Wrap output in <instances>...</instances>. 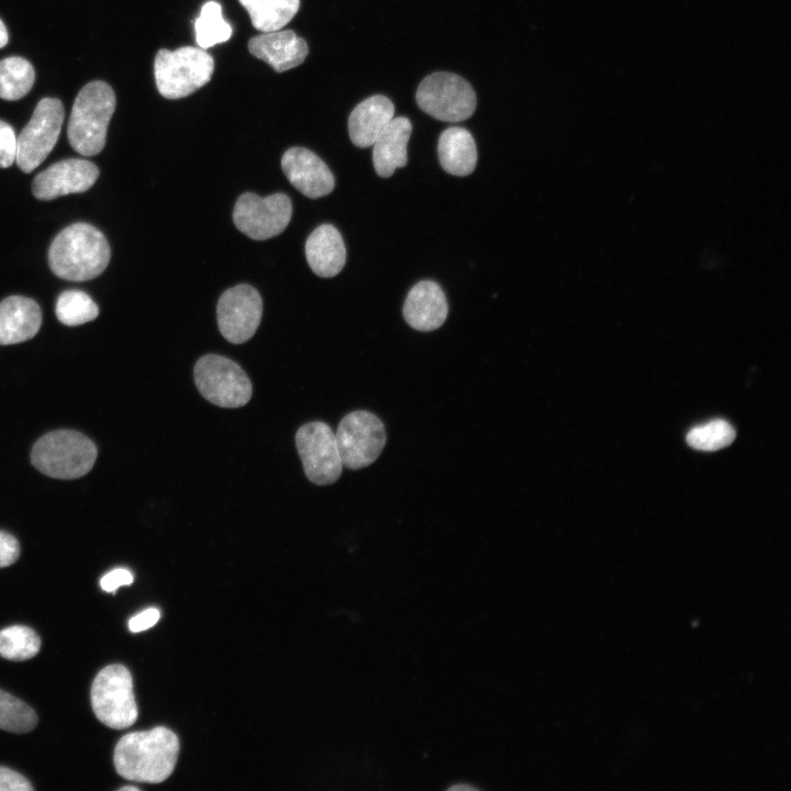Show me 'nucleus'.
<instances>
[{
	"label": "nucleus",
	"instance_id": "18",
	"mask_svg": "<svg viewBox=\"0 0 791 791\" xmlns=\"http://www.w3.org/2000/svg\"><path fill=\"white\" fill-rule=\"evenodd\" d=\"M41 324L42 311L33 299L11 296L0 302V345L31 339Z\"/></svg>",
	"mask_w": 791,
	"mask_h": 791
},
{
	"label": "nucleus",
	"instance_id": "17",
	"mask_svg": "<svg viewBox=\"0 0 791 791\" xmlns=\"http://www.w3.org/2000/svg\"><path fill=\"white\" fill-rule=\"evenodd\" d=\"M447 314L445 293L436 282L423 280L409 291L403 316L411 327L422 332L434 331L443 325Z\"/></svg>",
	"mask_w": 791,
	"mask_h": 791
},
{
	"label": "nucleus",
	"instance_id": "22",
	"mask_svg": "<svg viewBox=\"0 0 791 791\" xmlns=\"http://www.w3.org/2000/svg\"><path fill=\"white\" fill-rule=\"evenodd\" d=\"M438 158L445 171L454 176H467L477 165V147L470 132L464 127L446 129L438 138Z\"/></svg>",
	"mask_w": 791,
	"mask_h": 791
},
{
	"label": "nucleus",
	"instance_id": "34",
	"mask_svg": "<svg viewBox=\"0 0 791 791\" xmlns=\"http://www.w3.org/2000/svg\"><path fill=\"white\" fill-rule=\"evenodd\" d=\"M160 617V612L155 608H149L136 614L129 621V628L133 633L145 631L154 626Z\"/></svg>",
	"mask_w": 791,
	"mask_h": 791
},
{
	"label": "nucleus",
	"instance_id": "32",
	"mask_svg": "<svg viewBox=\"0 0 791 791\" xmlns=\"http://www.w3.org/2000/svg\"><path fill=\"white\" fill-rule=\"evenodd\" d=\"M132 582L133 575L130 570L116 568L109 571L101 578L100 586L105 592L115 593L119 587L129 586Z\"/></svg>",
	"mask_w": 791,
	"mask_h": 791
},
{
	"label": "nucleus",
	"instance_id": "12",
	"mask_svg": "<svg viewBox=\"0 0 791 791\" xmlns=\"http://www.w3.org/2000/svg\"><path fill=\"white\" fill-rule=\"evenodd\" d=\"M291 215V200L285 193L261 198L246 192L236 200L233 209L235 226L255 241L279 235L289 224Z\"/></svg>",
	"mask_w": 791,
	"mask_h": 791
},
{
	"label": "nucleus",
	"instance_id": "35",
	"mask_svg": "<svg viewBox=\"0 0 791 791\" xmlns=\"http://www.w3.org/2000/svg\"><path fill=\"white\" fill-rule=\"evenodd\" d=\"M8 31L5 29V25L0 20V48L3 47L8 43Z\"/></svg>",
	"mask_w": 791,
	"mask_h": 791
},
{
	"label": "nucleus",
	"instance_id": "24",
	"mask_svg": "<svg viewBox=\"0 0 791 791\" xmlns=\"http://www.w3.org/2000/svg\"><path fill=\"white\" fill-rule=\"evenodd\" d=\"M35 79L33 66L18 56L0 60V98L18 100L32 88Z\"/></svg>",
	"mask_w": 791,
	"mask_h": 791
},
{
	"label": "nucleus",
	"instance_id": "3",
	"mask_svg": "<svg viewBox=\"0 0 791 791\" xmlns=\"http://www.w3.org/2000/svg\"><path fill=\"white\" fill-rule=\"evenodd\" d=\"M115 109V96L104 81H91L77 94L67 127L71 147L83 156L99 154Z\"/></svg>",
	"mask_w": 791,
	"mask_h": 791
},
{
	"label": "nucleus",
	"instance_id": "13",
	"mask_svg": "<svg viewBox=\"0 0 791 791\" xmlns=\"http://www.w3.org/2000/svg\"><path fill=\"white\" fill-rule=\"evenodd\" d=\"M261 314V297L246 283L225 290L216 307L219 330L232 344H242L252 338L259 326Z\"/></svg>",
	"mask_w": 791,
	"mask_h": 791
},
{
	"label": "nucleus",
	"instance_id": "30",
	"mask_svg": "<svg viewBox=\"0 0 791 791\" xmlns=\"http://www.w3.org/2000/svg\"><path fill=\"white\" fill-rule=\"evenodd\" d=\"M16 157V136L10 124L0 120V167H10Z\"/></svg>",
	"mask_w": 791,
	"mask_h": 791
},
{
	"label": "nucleus",
	"instance_id": "4",
	"mask_svg": "<svg viewBox=\"0 0 791 791\" xmlns=\"http://www.w3.org/2000/svg\"><path fill=\"white\" fill-rule=\"evenodd\" d=\"M97 447L83 434L58 430L42 436L31 454L33 466L57 479H76L88 474L97 458Z\"/></svg>",
	"mask_w": 791,
	"mask_h": 791
},
{
	"label": "nucleus",
	"instance_id": "31",
	"mask_svg": "<svg viewBox=\"0 0 791 791\" xmlns=\"http://www.w3.org/2000/svg\"><path fill=\"white\" fill-rule=\"evenodd\" d=\"M30 781L19 772L0 766V791H31Z\"/></svg>",
	"mask_w": 791,
	"mask_h": 791
},
{
	"label": "nucleus",
	"instance_id": "1",
	"mask_svg": "<svg viewBox=\"0 0 791 791\" xmlns=\"http://www.w3.org/2000/svg\"><path fill=\"white\" fill-rule=\"evenodd\" d=\"M179 753V739L167 727L124 735L114 749V767L118 773L132 781L159 783L175 769Z\"/></svg>",
	"mask_w": 791,
	"mask_h": 791
},
{
	"label": "nucleus",
	"instance_id": "10",
	"mask_svg": "<svg viewBox=\"0 0 791 791\" xmlns=\"http://www.w3.org/2000/svg\"><path fill=\"white\" fill-rule=\"evenodd\" d=\"M64 115V107L58 99L44 98L37 103L31 120L16 138L15 161L23 172H32L52 152Z\"/></svg>",
	"mask_w": 791,
	"mask_h": 791
},
{
	"label": "nucleus",
	"instance_id": "27",
	"mask_svg": "<svg viewBox=\"0 0 791 791\" xmlns=\"http://www.w3.org/2000/svg\"><path fill=\"white\" fill-rule=\"evenodd\" d=\"M40 647L38 635L27 626L13 625L0 631V656L5 659H30L38 653Z\"/></svg>",
	"mask_w": 791,
	"mask_h": 791
},
{
	"label": "nucleus",
	"instance_id": "26",
	"mask_svg": "<svg viewBox=\"0 0 791 791\" xmlns=\"http://www.w3.org/2000/svg\"><path fill=\"white\" fill-rule=\"evenodd\" d=\"M55 313L59 322L75 326L94 320L99 308L86 292L66 290L57 298Z\"/></svg>",
	"mask_w": 791,
	"mask_h": 791
},
{
	"label": "nucleus",
	"instance_id": "25",
	"mask_svg": "<svg viewBox=\"0 0 791 791\" xmlns=\"http://www.w3.org/2000/svg\"><path fill=\"white\" fill-rule=\"evenodd\" d=\"M196 41L199 47L207 49L226 42L232 35V27L222 15L221 4L216 1L205 2L194 21Z\"/></svg>",
	"mask_w": 791,
	"mask_h": 791
},
{
	"label": "nucleus",
	"instance_id": "33",
	"mask_svg": "<svg viewBox=\"0 0 791 791\" xmlns=\"http://www.w3.org/2000/svg\"><path fill=\"white\" fill-rule=\"evenodd\" d=\"M19 555L20 546L15 537L0 531V568L12 565Z\"/></svg>",
	"mask_w": 791,
	"mask_h": 791
},
{
	"label": "nucleus",
	"instance_id": "29",
	"mask_svg": "<svg viewBox=\"0 0 791 791\" xmlns=\"http://www.w3.org/2000/svg\"><path fill=\"white\" fill-rule=\"evenodd\" d=\"M735 435V430L728 422L714 420L691 428L687 442L695 449L713 452L732 444Z\"/></svg>",
	"mask_w": 791,
	"mask_h": 791
},
{
	"label": "nucleus",
	"instance_id": "14",
	"mask_svg": "<svg viewBox=\"0 0 791 791\" xmlns=\"http://www.w3.org/2000/svg\"><path fill=\"white\" fill-rule=\"evenodd\" d=\"M99 177L98 167L86 159L59 160L38 172L32 182L36 199L53 200L69 193L85 192Z\"/></svg>",
	"mask_w": 791,
	"mask_h": 791
},
{
	"label": "nucleus",
	"instance_id": "19",
	"mask_svg": "<svg viewBox=\"0 0 791 791\" xmlns=\"http://www.w3.org/2000/svg\"><path fill=\"white\" fill-rule=\"evenodd\" d=\"M305 257L316 276L330 278L341 272L346 249L338 230L332 224L317 226L305 242Z\"/></svg>",
	"mask_w": 791,
	"mask_h": 791
},
{
	"label": "nucleus",
	"instance_id": "28",
	"mask_svg": "<svg viewBox=\"0 0 791 791\" xmlns=\"http://www.w3.org/2000/svg\"><path fill=\"white\" fill-rule=\"evenodd\" d=\"M37 724L36 713L22 700L0 689V729L24 734Z\"/></svg>",
	"mask_w": 791,
	"mask_h": 791
},
{
	"label": "nucleus",
	"instance_id": "5",
	"mask_svg": "<svg viewBox=\"0 0 791 791\" xmlns=\"http://www.w3.org/2000/svg\"><path fill=\"white\" fill-rule=\"evenodd\" d=\"M213 57L201 47L160 49L154 60L159 93L167 99L187 97L208 83L213 75Z\"/></svg>",
	"mask_w": 791,
	"mask_h": 791
},
{
	"label": "nucleus",
	"instance_id": "2",
	"mask_svg": "<svg viewBox=\"0 0 791 791\" xmlns=\"http://www.w3.org/2000/svg\"><path fill=\"white\" fill-rule=\"evenodd\" d=\"M111 257L105 236L88 223H75L59 232L48 249L51 270L69 281H86L101 275Z\"/></svg>",
	"mask_w": 791,
	"mask_h": 791
},
{
	"label": "nucleus",
	"instance_id": "15",
	"mask_svg": "<svg viewBox=\"0 0 791 791\" xmlns=\"http://www.w3.org/2000/svg\"><path fill=\"white\" fill-rule=\"evenodd\" d=\"M281 168L289 182L308 198L327 196L335 186L332 171L312 151L291 147L281 157Z\"/></svg>",
	"mask_w": 791,
	"mask_h": 791
},
{
	"label": "nucleus",
	"instance_id": "11",
	"mask_svg": "<svg viewBox=\"0 0 791 791\" xmlns=\"http://www.w3.org/2000/svg\"><path fill=\"white\" fill-rule=\"evenodd\" d=\"M296 446L307 478L317 486L337 481L343 463L335 434L324 422L303 424L296 434Z\"/></svg>",
	"mask_w": 791,
	"mask_h": 791
},
{
	"label": "nucleus",
	"instance_id": "8",
	"mask_svg": "<svg viewBox=\"0 0 791 791\" xmlns=\"http://www.w3.org/2000/svg\"><path fill=\"white\" fill-rule=\"evenodd\" d=\"M417 105L431 116L445 122H460L474 113L476 94L468 81L456 74L434 73L416 90Z\"/></svg>",
	"mask_w": 791,
	"mask_h": 791
},
{
	"label": "nucleus",
	"instance_id": "23",
	"mask_svg": "<svg viewBox=\"0 0 791 791\" xmlns=\"http://www.w3.org/2000/svg\"><path fill=\"white\" fill-rule=\"evenodd\" d=\"M253 26L261 32L281 30L297 14L300 0H239Z\"/></svg>",
	"mask_w": 791,
	"mask_h": 791
},
{
	"label": "nucleus",
	"instance_id": "36",
	"mask_svg": "<svg viewBox=\"0 0 791 791\" xmlns=\"http://www.w3.org/2000/svg\"><path fill=\"white\" fill-rule=\"evenodd\" d=\"M120 790H122V791H125V790L137 791L138 788L133 787V786H127V787H122V788H120Z\"/></svg>",
	"mask_w": 791,
	"mask_h": 791
},
{
	"label": "nucleus",
	"instance_id": "7",
	"mask_svg": "<svg viewBox=\"0 0 791 791\" xmlns=\"http://www.w3.org/2000/svg\"><path fill=\"white\" fill-rule=\"evenodd\" d=\"M91 705L94 715L104 725L123 729L137 718L133 680L127 668L110 665L101 669L91 686Z\"/></svg>",
	"mask_w": 791,
	"mask_h": 791
},
{
	"label": "nucleus",
	"instance_id": "16",
	"mask_svg": "<svg viewBox=\"0 0 791 791\" xmlns=\"http://www.w3.org/2000/svg\"><path fill=\"white\" fill-rule=\"evenodd\" d=\"M248 51L255 57L282 73L303 63L309 48L307 42L291 30L263 32L248 42Z\"/></svg>",
	"mask_w": 791,
	"mask_h": 791
},
{
	"label": "nucleus",
	"instance_id": "21",
	"mask_svg": "<svg viewBox=\"0 0 791 791\" xmlns=\"http://www.w3.org/2000/svg\"><path fill=\"white\" fill-rule=\"evenodd\" d=\"M394 118L392 101L381 94L369 97L355 107L348 118L350 141L358 147H369L379 133Z\"/></svg>",
	"mask_w": 791,
	"mask_h": 791
},
{
	"label": "nucleus",
	"instance_id": "9",
	"mask_svg": "<svg viewBox=\"0 0 791 791\" xmlns=\"http://www.w3.org/2000/svg\"><path fill=\"white\" fill-rule=\"evenodd\" d=\"M335 438L343 466L352 470L371 465L387 442L381 420L365 410L345 415L337 426Z\"/></svg>",
	"mask_w": 791,
	"mask_h": 791
},
{
	"label": "nucleus",
	"instance_id": "6",
	"mask_svg": "<svg viewBox=\"0 0 791 791\" xmlns=\"http://www.w3.org/2000/svg\"><path fill=\"white\" fill-rule=\"evenodd\" d=\"M193 377L201 396L221 408H239L252 398V382L232 359L208 354L199 358L194 365Z\"/></svg>",
	"mask_w": 791,
	"mask_h": 791
},
{
	"label": "nucleus",
	"instance_id": "20",
	"mask_svg": "<svg viewBox=\"0 0 791 791\" xmlns=\"http://www.w3.org/2000/svg\"><path fill=\"white\" fill-rule=\"evenodd\" d=\"M412 132L409 119L393 118L379 133L371 146L372 163L378 176L388 178L408 163L406 145Z\"/></svg>",
	"mask_w": 791,
	"mask_h": 791
}]
</instances>
